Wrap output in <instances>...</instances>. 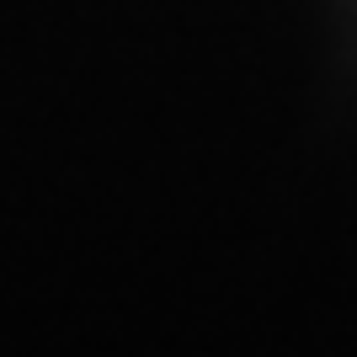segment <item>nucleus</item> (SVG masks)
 <instances>
[]
</instances>
